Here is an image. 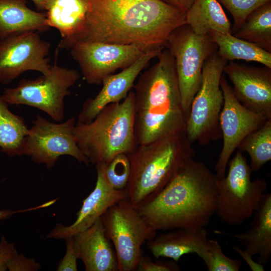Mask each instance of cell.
<instances>
[{
	"label": "cell",
	"mask_w": 271,
	"mask_h": 271,
	"mask_svg": "<svg viewBox=\"0 0 271 271\" xmlns=\"http://www.w3.org/2000/svg\"><path fill=\"white\" fill-rule=\"evenodd\" d=\"M83 25L66 50L80 41L164 46L186 12L161 0H87Z\"/></svg>",
	"instance_id": "cell-1"
},
{
	"label": "cell",
	"mask_w": 271,
	"mask_h": 271,
	"mask_svg": "<svg viewBox=\"0 0 271 271\" xmlns=\"http://www.w3.org/2000/svg\"><path fill=\"white\" fill-rule=\"evenodd\" d=\"M217 179L190 158L162 189L134 207L156 231L205 228L215 213Z\"/></svg>",
	"instance_id": "cell-2"
},
{
	"label": "cell",
	"mask_w": 271,
	"mask_h": 271,
	"mask_svg": "<svg viewBox=\"0 0 271 271\" xmlns=\"http://www.w3.org/2000/svg\"><path fill=\"white\" fill-rule=\"evenodd\" d=\"M157 62L141 73L134 88V130L136 146L185 131L174 59L165 48Z\"/></svg>",
	"instance_id": "cell-3"
},
{
	"label": "cell",
	"mask_w": 271,
	"mask_h": 271,
	"mask_svg": "<svg viewBox=\"0 0 271 271\" xmlns=\"http://www.w3.org/2000/svg\"><path fill=\"white\" fill-rule=\"evenodd\" d=\"M196 154L186 132L136 146L128 154L129 179L125 189L134 207L162 189L178 168Z\"/></svg>",
	"instance_id": "cell-4"
},
{
	"label": "cell",
	"mask_w": 271,
	"mask_h": 271,
	"mask_svg": "<svg viewBox=\"0 0 271 271\" xmlns=\"http://www.w3.org/2000/svg\"><path fill=\"white\" fill-rule=\"evenodd\" d=\"M74 133L90 164L107 163L118 154H128L136 146L133 91L122 101L105 106L90 122L76 124Z\"/></svg>",
	"instance_id": "cell-5"
},
{
	"label": "cell",
	"mask_w": 271,
	"mask_h": 271,
	"mask_svg": "<svg viewBox=\"0 0 271 271\" xmlns=\"http://www.w3.org/2000/svg\"><path fill=\"white\" fill-rule=\"evenodd\" d=\"M228 165L226 176L217 180L215 213L229 225H238L253 215L267 184L263 179L251 180L249 166L239 150Z\"/></svg>",
	"instance_id": "cell-6"
},
{
	"label": "cell",
	"mask_w": 271,
	"mask_h": 271,
	"mask_svg": "<svg viewBox=\"0 0 271 271\" xmlns=\"http://www.w3.org/2000/svg\"><path fill=\"white\" fill-rule=\"evenodd\" d=\"M227 62L217 51L204 63L200 85L192 101L186 126L191 143L205 146L222 136L219 117L224 98L220 81Z\"/></svg>",
	"instance_id": "cell-7"
},
{
	"label": "cell",
	"mask_w": 271,
	"mask_h": 271,
	"mask_svg": "<svg viewBox=\"0 0 271 271\" xmlns=\"http://www.w3.org/2000/svg\"><path fill=\"white\" fill-rule=\"evenodd\" d=\"M59 49L57 47L49 74L36 79H23L16 87L5 89L2 96L8 105L37 108L56 122L64 119V98L70 95L69 88L79 80L80 75L74 69L58 64Z\"/></svg>",
	"instance_id": "cell-8"
},
{
	"label": "cell",
	"mask_w": 271,
	"mask_h": 271,
	"mask_svg": "<svg viewBox=\"0 0 271 271\" xmlns=\"http://www.w3.org/2000/svg\"><path fill=\"white\" fill-rule=\"evenodd\" d=\"M165 48L174 59L182 108L188 119L192 101L200 85L204 63L217 51V46L210 35H197L185 24L172 32Z\"/></svg>",
	"instance_id": "cell-9"
},
{
	"label": "cell",
	"mask_w": 271,
	"mask_h": 271,
	"mask_svg": "<svg viewBox=\"0 0 271 271\" xmlns=\"http://www.w3.org/2000/svg\"><path fill=\"white\" fill-rule=\"evenodd\" d=\"M101 218L115 248L118 270H137L142 244L155 237L157 231L140 216L128 198L111 206Z\"/></svg>",
	"instance_id": "cell-10"
},
{
	"label": "cell",
	"mask_w": 271,
	"mask_h": 271,
	"mask_svg": "<svg viewBox=\"0 0 271 271\" xmlns=\"http://www.w3.org/2000/svg\"><path fill=\"white\" fill-rule=\"evenodd\" d=\"M76 122L74 117H71L62 123H54L37 115L25 138L23 155L30 157L35 163L45 164L48 169L64 155L89 165L74 136Z\"/></svg>",
	"instance_id": "cell-11"
},
{
	"label": "cell",
	"mask_w": 271,
	"mask_h": 271,
	"mask_svg": "<svg viewBox=\"0 0 271 271\" xmlns=\"http://www.w3.org/2000/svg\"><path fill=\"white\" fill-rule=\"evenodd\" d=\"M155 47L157 46L80 41L69 50L85 81L90 85H100L105 78L118 69L129 66Z\"/></svg>",
	"instance_id": "cell-12"
},
{
	"label": "cell",
	"mask_w": 271,
	"mask_h": 271,
	"mask_svg": "<svg viewBox=\"0 0 271 271\" xmlns=\"http://www.w3.org/2000/svg\"><path fill=\"white\" fill-rule=\"evenodd\" d=\"M51 45L38 32L25 31L0 38V82L7 84L28 71L48 75Z\"/></svg>",
	"instance_id": "cell-13"
},
{
	"label": "cell",
	"mask_w": 271,
	"mask_h": 271,
	"mask_svg": "<svg viewBox=\"0 0 271 271\" xmlns=\"http://www.w3.org/2000/svg\"><path fill=\"white\" fill-rule=\"evenodd\" d=\"M220 86L224 102L219 117L223 146L215 167V174L218 179L225 176L230 158L241 142L268 119L242 104L223 75L221 78Z\"/></svg>",
	"instance_id": "cell-14"
},
{
	"label": "cell",
	"mask_w": 271,
	"mask_h": 271,
	"mask_svg": "<svg viewBox=\"0 0 271 271\" xmlns=\"http://www.w3.org/2000/svg\"><path fill=\"white\" fill-rule=\"evenodd\" d=\"M234 94L247 108L271 119V68L226 63L223 69Z\"/></svg>",
	"instance_id": "cell-15"
},
{
	"label": "cell",
	"mask_w": 271,
	"mask_h": 271,
	"mask_svg": "<svg viewBox=\"0 0 271 271\" xmlns=\"http://www.w3.org/2000/svg\"><path fill=\"white\" fill-rule=\"evenodd\" d=\"M164 48V46H157L150 49L129 66L105 78L98 94L94 98H88L85 101L76 124L90 122L105 106L120 102L125 99L141 72Z\"/></svg>",
	"instance_id": "cell-16"
},
{
	"label": "cell",
	"mask_w": 271,
	"mask_h": 271,
	"mask_svg": "<svg viewBox=\"0 0 271 271\" xmlns=\"http://www.w3.org/2000/svg\"><path fill=\"white\" fill-rule=\"evenodd\" d=\"M97 180L95 187L83 200L75 221L70 225L59 224L48 234V238L66 239L92 226L105 212L118 201L127 198L125 190L113 188L104 177L100 163L95 165Z\"/></svg>",
	"instance_id": "cell-17"
},
{
	"label": "cell",
	"mask_w": 271,
	"mask_h": 271,
	"mask_svg": "<svg viewBox=\"0 0 271 271\" xmlns=\"http://www.w3.org/2000/svg\"><path fill=\"white\" fill-rule=\"evenodd\" d=\"M78 256L86 271H117L115 251L107 237L101 218L73 236Z\"/></svg>",
	"instance_id": "cell-18"
},
{
	"label": "cell",
	"mask_w": 271,
	"mask_h": 271,
	"mask_svg": "<svg viewBox=\"0 0 271 271\" xmlns=\"http://www.w3.org/2000/svg\"><path fill=\"white\" fill-rule=\"evenodd\" d=\"M253 220L245 231L233 234L245 245L244 254L258 255V263L266 264L271 257V194L264 193L253 214Z\"/></svg>",
	"instance_id": "cell-19"
},
{
	"label": "cell",
	"mask_w": 271,
	"mask_h": 271,
	"mask_svg": "<svg viewBox=\"0 0 271 271\" xmlns=\"http://www.w3.org/2000/svg\"><path fill=\"white\" fill-rule=\"evenodd\" d=\"M205 228H179L154 237L147 242V247L156 258L165 257L177 262L184 254H198L207 239Z\"/></svg>",
	"instance_id": "cell-20"
},
{
	"label": "cell",
	"mask_w": 271,
	"mask_h": 271,
	"mask_svg": "<svg viewBox=\"0 0 271 271\" xmlns=\"http://www.w3.org/2000/svg\"><path fill=\"white\" fill-rule=\"evenodd\" d=\"M46 11L49 26L58 30L61 36L58 47L65 49L83 25L87 12V1L51 0Z\"/></svg>",
	"instance_id": "cell-21"
},
{
	"label": "cell",
	"mask_w": 271,
	"mask_h": 271,
	"mask_svg": "<svg viewBox=\"0 0 271 271\" xmlns=\"http://www.w3.org/2000/svg\"><path fill=\"white\" fill-rule=\"evenodd\" d=\"M46 13L30 9L26 0H0V38L25 31H48Z\"/></svg>",
	"instance_id": "cell-22"
},
{
	"label": "cell",
	"mask_w": 271,
	"mask_h": 271,
	"mask_svg": "<svg viewBox=\"0 0 271 271\" xmlns=\"http://www.w3.org/2000/svg\"><path fill=\"white\" fill-rule=\"evenodd\" d=\"M186 24L198 35L232 34L230 21L217 0H194L186 13Z\"/></svg>",
	"instance_id": "cell-23"
},
{
	"label": "cell",
	"mask_w": 271,
	"mask_h": 271,
	"mask_svg": "<svg viewBox=\"0 0 271 271\" xmlns=\"http://www.w3.org/2000/svg\"><path fill=\"white\" fill-rule=\"evenodd\" d=\"M209 35L217 46L218 54L226 62L235 60L253 61L271 68V52L233 34L213 32Z\"/></svg>",
	"instance_id": "cell-24"
},
{
	"label": "cell",
	"mask_w": 271,
	"mask_h": 271,
	"mask_svg": "<svg viewBox=\"0 0 271 271\" xmlns=\"http://www.w3.org/2000/svg\"><path fill=\"white\" fill-rule=\"evenodd\" d=\"M0 94L1 151L10 157L22 156L29 128L24 119L12 113Z\"/></svg>",
	"instance_id": "cell-25"
},
{
	"label": "cell",
	"mask_w": 271,
	"mask_h": 271,
	"mask_svg": "<svg viewBox=\"0 0 271 271\" xmlns=\"http://www.w3.org/2000/svg\"><path fill=\"white\" fill-rule=\"evenodd\" d=\"M232 34L271 52V2L250 14Z\"/></svg>",
	"instance_id": "cell-26"
},
{
	"label": "cell",
	"mask_w": 271,
	"mask_h": 271,
	"mask_svg": "<svg viewBox=\"0 0 271 271\" xmlns=\"http://www.w3.org/2000/svg\"><path fill=\"white\" fill-rule=\"evenodd\" d=\"M237 149L249 156L251 172L259 170L271 160V119L246 137Z\"/></svg>",
	"instance_id": "cell-27"
},
{
	"label": "cell",
	"mask_w": 271,
	"mask_h": 271,
	"mask_svg": "<svg viewBox=\"0 0 271 271\" xmlns=\"http://www.w3.org/2000/svg\"><path fill=\"white\" fill-rule=\"evenodd\" d=\"M198 255L202 259L208 271H238L241 262L224 254L216 240L207 239Z\"/></svg>",
	"instance_id": "cell-28"
},
{
	"label": "cell",
	"mask_w": 271,
	"mask_h": 271,
	"mask_svg": "<svg viewBox=\"0 0 271 271\" xmlns=\"http://www.w3.org/2000/svg\"><path fill=\"white\" fill-rule=\"evenodd\" d=\"M99 163L110 185L115 190H125L130 173V164L127 154H120L108 163Z\"/></svg>",
	"instance_id": "cell-29"
},
{
	"label": "cell",
	"mask_w": 271,
	"mask_h": 271,
	"mask_svg": "<svg viewBox=\"0 0 271 271\" xmlns=\"http://www.w3.org/2000/svg\"><path fill=\"white\" fill-rule=\"evenodd\" d=\"M230 13L234 21L232 34L242 25L247 16L271 0H217Z\"/></svg>",
	"instance_id": "cell-30"
},
{
	"label": "cell",
	"mask_w": 271,
	"mask_h": 271,
	"mask_svg": "<svg viewBox=\"0 0 271 271\" xmlns=\"http://www.w3.org/2000/svg\"><path fill=\"white\" fill-rule=\"evenodd\" d=\"M180 267L176 261L158 260L154 261L142 254L139 260L137 270L139 271H177Z\"/></svg>",
	"instance_id": "cell-31"
},
{
	"label": "cell",
	"mask_w": 271,
	"mask_h": 271,
	"mask_svg": "<svg viewBox=\"0 0 271 271\" xmlns=\"http://www.w3.org/2000/svg\"><path fill=\"white\" fill-rule=\"evenodd\" d=\"M66 250L65 254L57 268L58 271L77 270V259L78 256L76 251L73 236L66 239Z\"/></svg>",
	"instance_id": "cell-32"
},
{
	"label": "cell",
	"mask_w": 271,
	"mask_h": 271,
	"mask_svg": "<svg viewBox=\"0 0 271 271\" xmlns=\"http://www.w3.org/2000/svg\"><path fill=\"white\" fill-rule=\"evenodd\" d=\"M41 265L33 258L26 257L23 254H18L9 262L8 270L9 271H36L39 269Z\"/></svg>",
	"instance_id": "cell-33"
},
{
	"label": "cell",
	"mask_w": 271,
	"mask_h": 271,
	"mask_svg": "<svg viewBox=\"0 0 271 271\" xmlns=\"http://www.w3.org/2000/svg\"><path fill=\"white\" fill-rule=\"evenodd\" d=\"M18 254L15 245L2 236L0 239V271L7 270L9 262Z\"/></svg>",
	"instance_id": "cell-34"
},
{
	"label": "cell",
	"mask_w": 271,
	"mask_h": 271,
	"mask_svg": "<svg viewBox=\"0 0 271 271\" xmlns=\"http://www.w3.org/2000/svg\"><path fill=\"white\" fill-rule=\"evenodd\" d=\"M163 2L187 12L194 0H161Z\"/></svg>",
	"instance_id": "cell-35"
},
{
	"label": "cell",
	"mask_w": 271,
	"mask_h": 271,
	"mask_svg": "<svg viewBox=\"0 0 271 271\" xmlns=\"http://www.w3.org/2000/svg\"><path fill=\"white\" fill-rule=\"evenodd\" d=\"M40 11L47 10L51 0H30Z\"/></svg>",
	"instance_id": "cell-36"
},
{
	"label": "cell",
	"mask_w": 271,
	"mask_h": 271,
	"mask_svg": "<svg viewBox=\"0 0 271 271\" xmlns=\"http://www.w3.org/2000/svg\"><path fill=\"white\" fill-rule=\"evenodd\" d=\"M18 211H13L11 209L0 210V221L7 219Z\"/></svg>",
	"instance_id": "cell-37"
}]
</instances>
